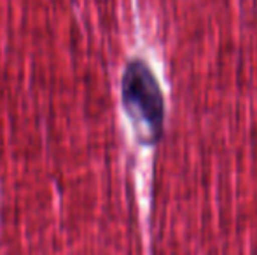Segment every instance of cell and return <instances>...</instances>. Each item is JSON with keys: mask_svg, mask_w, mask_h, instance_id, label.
Returning <instances> with one entry per match:
<instances>
[{"mask_svg": "<svg viewBox=\"0 0 257 255\" xmlns=\"http://www.w3.org/2000/svg\"><path fill=\"white\" fill-rule=\"evenodd\" d=\"M121 98L140 142H158L165 121V100L158 79L144 60L133 58L126 63L121 79Z\"/></svg>", "mask_w": 257, "mask_h": 255, "instance_id": "obj_1", "label": "cell"}]
</instances>
